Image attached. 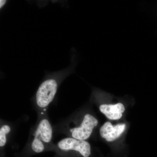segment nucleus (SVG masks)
Listing matches in <instances>:
<instances>
[{
	"instance_id": "nucleus-1",
	"label": "nucleus",
	"mask_w": 157,
	"mask_h": 157,
	"mask_svg": "<svg viewBox=\"0 0 157 157\" xmlns=\"http://www.w3.org/2000/svg\"><path fill=\"white\" fill-rule=\"evenodd\" d=\"M52 129L49 121L46 119L39 122L32 142V147L35 152L41 153L44 150L43 142L49 143L52 140Z\"/></svg>"
},
{
	"instance_id": "nucleus-2",
	"label": "nucleus",
	"mask_w": 157,
	"mask_h": 157,
	"mask_svg": "<svg viewBox=\"0 0 157 157\" xmlns=\"http://www.w3.org/2000/svg\"><path fill=\"white\" fill-rule=\"evenodd\" d=\"M58 84L52 78L47 79L40 85L36 95L37 105L41 108H45L53 101L57 90Z\"/></svg>"
},
{
	"instance_id": "nucleus-3",
	"label": "nucleus",
	"mask_w": 157,
	"mask_h": 157,
	"mask_svg": "<svg viewBox=\"0 0 157 157\" xmlns=\"http://www.w3.org/2000/svg\"><path fill=\"white\" fill-rule=\"evenodd\" d=\"M98 123L95 117L90 114H86L81 125L70 130L72 137L78 140H86L90 136Z\"/></svg>"
},
{
	"instance_id": "nucleus-4",
	"label": "nucleus",
	"mask_w": 157,
	"mask_h": 157,
	"mask_svg": "<svg viewBox=\"0 0 157 157\" xmlns=\"http://www.w3.org/2000/svg\"><path fill=\"white\" fill-rule=\"evenodd\" d=\"M58 146L62 150L76 151L84 157H89L91 154L90 145L88 142L73 137L64 138L60 140L58 144Z\"/></svg>"
},
{
	"instance_id": "nucleus-5",
	"label": "nucleus",
	"mask_w": 157,
	"mask_h": 157,
	"mask_svg": "<svg viewBox=\"0 0 157 157\" xmlns=\"http://www.w3.org/2000/svg\"><path fill=\"white\" fill-rule=\"evenodd\" d=\"M125 129L124 124H118L113 126L111 123L107 122L100 128V135L107 141H112L118 138Z\"/></svg>"
},
{
	"instance_id": "nucleus-6",
	"label": "nucleus",
	"mask_w": 157,
	"mask_h": 157,
	"mask_svg": "<svg viewBox=\"0 0 157 157\" xmlns=\"http://www.w3.org/2000/svg\"><path fill=\"white\" fill-rule=\"evenodd\" d=\"M100 110L109 119L116 120L122 117L123 113L124 112L125 108L121 103L114 105L102 104L100 107Z\"/></svg>"
},
{
	"instance_id": "nucleus-7",
	"label": "nucleus",
	"mask_w": 157,
	"mask_h": 157,
	"mask_svg": "<svg viewBox=\"0 0 157 157\" xmlns=\"http://www.w3.org/2000/svg\"><path fill=\"white\" fill-rule=\"evenodd\" d=\"M11 131V128L8 125H4L0 129V146H5L7 139L6 135Z\"/></svg>"
},
{
	"instance_id": "nucleus-8",
	"label": "nucleus",
	"mask_w": 157,
	"mask_h": 157,
	"mask_svg": "<svg viewBox=\"0 0 157 157\" xmlns=\"http://www.w3.org/2000/svg\"><path fill=\"white\" fill-rule=\"evenodd\" d=\"M6 2V1L5 0H1L0 1V8H2L5 5Z\"/></svg>"
}]
</instances>
